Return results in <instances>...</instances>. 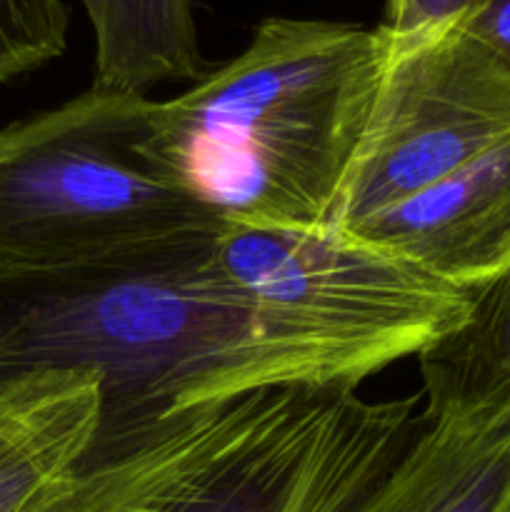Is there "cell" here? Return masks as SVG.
Returning a JSON list of instances; mask_svg holds the SVG:
<instances>
[{"instance_id": "1", "label": "cell", "mask_w": 510, "mask_h": 512, "mask_svg": "<svg viewBox=\"0 0 510 512\" xmlns=\"http://www.w3.org/2000/svg\"><path fill=\"white\" fill-rule=\"evenodd\" d=\"M215 238L123 263L0 265V390L90 373L95 440H110L275 385L360 388L398 363L253 303L210 265Z\"/></svg>"}, {"instance_id": "2", "label": "cell", "mask_w": 510, "mask_h": 512, "mask_svg": "<svg viewBox=\"0 0 510 512\" xmlns=\"http://www.w3.org/2000/svg\"><path fill=\"white\" fill-rule=\"evenodd\" d=\"M383 60L380 25L265 18L230 63L153 100L143 153L223 223L335 230Z\"/></svg>"}, {"instance_id": "3", "label": "cell", "mask_w": 510, "mask_h": 512, "mask_svg": "<svg viewBox=\"0 0 510 512\" xmlns=\"http://www.w3.org/2000/svg\"><path fill=\"white\" fill-rule=\"evenodd\" d=\"M398 450L383 403L345 385H275L93 440L25 512H333Z\"/></svg>"}, {"instance_id": "4", "label": "cell", "mask_w": 510, "mask_h": 512, "mask_svg": "<svg viewBox=\"0 0 510 512\" xmlns=\"http://www.w3.org/2000/svg\"><path fill=\"white\" fill-rule=\"evenodd\" d=\"M153 100L90 85L0 130V265L80 268L210 240L223 220L143 153Z\"/></svg>"}, {"instance_id": "5", "label": "cell", "mask_w": 510, "mask_h": 512, "mask_svg": "<svg viewBox=\"0 0 510 512\" xmlns=\"http://www.w3.org/2000/svg\"><path fill=\"white\" fill-rule=\"evenodd\" d=\"M335 230L408 198L510 140V63L458 23L395 35Z\"/></svg>"}, {"instance_id": "6", "label": "cell", "mask_w": 510, "mask_h": 512, "mask_svg": "<svg viewBox=\"0 0 510 512\" xmlns=\"http://www.w3.org/2000/svg\"><path fill=\"white\" fill-rule=\"evenodd\" d=\"M210 265L253 303L395 360L418 358L473 313V293L340 230L223 223Z\"/></svg>"}, {"instance_id": "7", "label": "cell", "mask_w": 510, "mask_h": 512, "mask_svg": "<svg viewBox=\"0 0 510 512\" xmlns=\"http://www.w3.org/2000/svg\"><path fill=\"white\" fill-rule=\"evenodd\" d=\"M340 233L463 293L490 288L510 275V140Z\"/></svg>"}, {"instance_id": "8", "label": "cell", "mask_w": 510, "mask_h": 512, "mask_svg": "<svg viewBox=\"0 0 510 512\" xmlns=\"http://www.w3.org/2000/svg\"><path fill=\"white\" fill-rule=\"evenodd\" d=\"M335 512H510V388L425 408L388 473Z\"/></svg>"}, {"instance_id": "9", "label": "cell", "mask_w": 510, "mask_h": 512, "mask_svg": "<svg viewBox=\"0 0 510 512\" xmlns=\"http://www.w3.org/2000/svg\"><path fill=\"white\" fill-rule=\"evenodd\" d=\"M100 405L90 373H43L0 390V512H25L78 465Z\"/></svg>"}, {"instance_id": "10", "label": "cell", "mask_w": 510, "mask_h": 512, "mask_svg": "<svg viewBox=\"0 0 510 512\" xmlns=\"http://www.w3.org/2000/svg\"><path fill=\"white\" fill-rule=\"evenodd\" d=\"M95 35V88L145 95L205 75L195 0H83Z\"/></svg>"}, {"instance_id": "11", "label": "cell", "mask_w": 510, "mask_h": 512, "mask_svg": "<svg viewBox=\"0 0 510 512\" xmlns=\"http://www.w3.org/2000/svg\"><path fill=\"white\" fill-rule=\"evenodd\" d=\"M425 408L478 403L510 388V275L473 293L460 330L418 355Z\"/></svg>"}, {"instance_id": "12", "label": "cell", "mask_w": 510, "mask_h": 512, "mask_svg": "<svg viewBox=\"0 0 510 512\" xmlns=\"http://www.w3.org/2000/svg\"><path fill=\"white\" fill-rule=\"evenodd\" d=\"M68 25L65 0H0V83L60 58Z\"/></svg>"}, {"instance_id": "13", "label": "cell", "mask_w": 510, "mask_h": 512, "mask_svg": "<svg viewBox=\"0 0 510 512\" xmlns=\"http://www.w3.org/2000/svg\"><path fill=\"white\" fill-rule=\"evenodd\" d=\"M488 0H385L380 28L403 35L433 25L458 23Z\"/></svg>"}, {"instance_id": "14", "label": "cell", "mask_w": 510, "mask_h": 512, "mask_svg": "<svg viewBox=\"0 0 510 512\" xmlns=\"http://www.w3.org/2000/svg\"><path fill=\"white\" fill-rule=\"evenodd\" d=\"M460 25L510 63V0H488Z\"/></svg>"}]
</instances>
